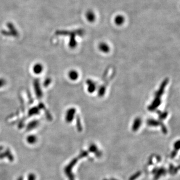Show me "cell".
Returning a JSON list of instances; mask_svg holds the SVG:
<instances>
[{
	"label": "cell",
	"instance_id": "6da1fadb",
	"mask_svg": "<svg viewBox=\"0 0 180 180\" xmlns=\"http://www.w3.org/2000/svg\"><path fill=\"white\" fill-rule=\"evenodd\" d=\"M85 31L83 29H78L74 30L73 31H68V30H57L55 32V34L57 35L65 36H69V46L74 48L77 45V41L76 40V37L77 36H82L84 35Z\"/></svg>",
	"mask_w": 180,
	"mask_h": 180
},
{
	"label": "cell",
	"instance_id": "7a4b0ae2",
	"mask_svg": "<svg viewBox=\"0 0 180 180\" xmlns=\"http://www.w3.org/2000/svg\"><path fill=\"white\" fill-rule=\"evenodd\" d=\"M6 26L8 28V30H3L1 31V33L3 35L14 37H17L19 36V32H18V30L12 22H7Z\"/></svg>",
	"mask_w": 180,
	"mask_h": 180
},
{
	"label": "cell",
	"instance_id": "3957f363",
	"mask_svg": "<svg viewBox=\"0 0 180 180\" xmlns=\"http://www.w3.org/2000/svg\"><path fill=\"white\" fill-rule=\"evenodd\" d=\"M5 158H7L11 162H13L14 159V156L9 149L6 150L4 153H0V159H3Z\"/></svg>",
	"mask_w": 180,
	"mask_h": 180
},
{
	"label": "cell",
	"instance_id": "277c9868",
	"mask_svg": "<svg viewBox=\"0 0 180 180\" xmlns=\"http://www.w3.org/2000/svg\"><path fill=\"white\" fill-rule=\"evenodd\" d=\"M86 17L87 20L90 22H93L96 19L95 14L92 10H89L86 14Z\"/></svg>",
	"mask_w": 180,
	"mask_h": 180
},
{
	"label": "cell",
	"instance_id": "5b68a950",
	"mask_svg": "<svg viewBox=\"0 0 180 180\" xmlns=\"http://www.w3.org/2000/svg\"><path fill=\"white\" fill-rule=\"evenodd\" d=\"M114 22L118 26H121L125 22V18L122 15H119L115 18Z\"/></svg>",
	"mask_w": 180,
	"mask_h": 180
},
{
	"label": "cell",
	"instance_id": "8992f818",
	"mask_svg": "<svg viewBox=\"0 0 180 180\" xmlns=\"http://www.w3.org/2000/svg\"><path fill=\"white\" fill-rule=\"evenodd\" d=\"M75 113V110L74 109H71L68 111L67 117H66V120L67 122H70L72 121Z\"/></svg>",
	"mask_w": 180,
	"mask_h": 180
},
{
	"label": "cell",
	"instance_id": "52a82bcc",
	"mask_svg": "<svg viewBox=\"0 0 180 180\" xmlns=\"http://www.w3.org/2000/svg\"><path fill=\"white\" fill-rule=\"evenodd\" d=\"M99 48L103 53H108L110 50L109 46L105 43H100L99 45Z\"/></svg>",
	"mask_w": 180,
	"mask_h": 180
},
{
	"label": "cell",
	"instance_id": "ba28073f",
	"mask_svg": "<svg viewBox=\"0 0 180 180\" xmlns=\"http://www.w3.org/2000/svg\"><path fill=\"white\" fill-rule=\"evenodd\" d=\"M43 66L41 64H36L33 67V71L36 74H41L43 71Z\"/></svg>",
	"mask_w": 180,
	"mask_h": 180
},
{
	"label": "cell",
	"instance_id": "9c48e42d",
	"mask_svg": "<svg viewBox=\"0 0 180 180\" xmlns=\"http://www.w3.org/2000/svg\"><path fill=\"white\" fill-rule=\"evenodd\" d=\"M69 76L70 78L72 80L75 81L78 79L79 75H78V73L77 71L72 70L70 72Z\"/></svg>",
	"mask_w": 180,
	"mask_h": 180
},
{
	"label": "cell",
	"instance_id": "30bf717a",
	"mask_svg": "<svg viewBox=\"0 0 180 180\" xmlns=\"http://www.w3.org/2000/svg\"><path fill=\"white\" fill-rule=\"evenodd\" d=\"M37 137L34 135L29 136V137H28L27 138V141L28 142V143L30 144L35 143L36 142H37Z\"/></svg>",
	"mask_w": 180,
	"mask_h": 180
},
{
	"label": "cell",
	"instance_id": "8fae6325",
	"mask_svg": "<svg viewBox=\"0 0 180 180\" xmlns=\"http://www.w3.org/2000/svg\"><path fill=\"white\" fill-rule=\"evenodd\" d=\"M141 124V121L140 119L137 118L135 120L133 126V130L136 131L139 129Z\"/></svg>",
	"mask_w": 180,
	"mask_h": 180
},
{
	"label": "cell",
	"instance_id": "7c38bea8",
	"mask_svg": "<svg viewBox=\"0 0 180 180\" xmlns=\"http://www.w3.org/2000/svg\"><path fill=\"white\" fill-rule=\"evenodd\" d=\"M88 84H89L88 91L90 93H93L95 90V86L94 84L92 83V82L88 81Z\"/></svg>",
	"mask_w": 180,
	"mask_h": 180
},
{
	"label": "cell",
	"instance_id": "4fadbf2b",
	"mask_svg": "<svg viewBox=\"0 0 180 180\" xmlns=\"http://www.w3.org/2000/svg\"><path fill=\"white\" fill-rule=\"evenodd\" d=\"M36 176L33 173L29 174L28 176V180H36Z\"/></svg>",
	"mask_w": 180,
	"mask_h": 180
},
{
	"label": "cell",
	"instance_id": "5bb4252c",
	"mask_svg": "<svg viewBox=\"0 0 180 180\" xmlns=\"http://www.w3.org/2000/svg\"><path fill=\"white\" fill-rule=\"evenodd\" d=\"M5 84V81L3 79H0V87H2Z\"/></svg>",
	"mask_w": 180,
	"mask_h": 180
},
{
	"label": "cell",
	"instance_id": "9a60e30c",
	"mask_svg": "<svg viewBox=\"0 0 180 180\" xmlns=\"http://www.w3.org/2000/svg\"><path fill=\"white\" fill-rule=\"evenodd\" d=\"M17 180H23V178H22V176H20V177L18 178Z\"/></svg>",
	"mask_w": 180,
	"mask_h": 180
},
{
	"label": "cell",
	"instance_id": "2e32d148",
	"mask_svg": "<svg viewBox=\"0 0 180 180\" xmlns=\"http://www.w3.org/2000/svg\"><path fill=\"white\" fill-rule=\"evenodd\" d=\"M3 147L0 146V153H1V151H2V150H3Z\"/></svg>",
	"mask_w": 180,
	"mask_h": 180
}]
</instances>
